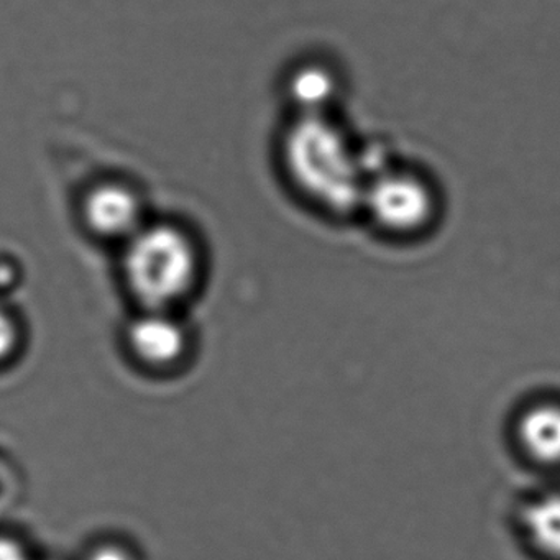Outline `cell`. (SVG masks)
<instances>
[{"label":"cell","mask_w":560,"mask_h":560,"mask_svg":"<svg viewBox=\"0 0 560 560\" xmlns=\"http://www.w3.org/2000/svg\"><path fill=\"white\" fill-rule=\"evenodd\" d=\"M116 257V280L130 310L188 313L208 281L201 237L176 219L150 218Z\"/></svg>","instance_id":"obj_1"},{"label":"cell","mask_w":560,"mask_h":560,"mask_svg":"<svg viewBox=\"0 0 560 560\" xmlns=\"http://www.w3.org/2000/svg\"><path fill=\"white\" fill-rule=\"evenodd\" d=\"M281 165L301 198L329 214L363 202V170L343 133L324 117L298 116L280 143Z\"/></svg>","instance_id":"obj_2"},{"label":"cell","mask_w":560,"mask_h":560,"mask_svg":"<svg viewBox=\"0 0 560 560\" xmlns=\"http://www.w3.org/2000/svg\"><path fill=\"white\" fill-rule=\"evenodd\" d=\"M119 349L147 378H176L191 369L199 336L186 311L130 310L120 324Z\"/></svg>","instance_id":"obj_3"},{"label":"cell","mask_w":560,"mask_h":560,"mask_svg":"<svg viewBox=\"0 0 560 560\" xmlns=\"http://www.w3.org/2000/svg\"><path fill=\"white\" fill-rule=\"evenodd\" d=\"M78 219L84 234L104 247H122L147 221L142 196L122 182L91 186L80 199Z\"/></svg>","instance_id":"obj_4"},{"label":"cell","mask_w":560,"mask_h":560,"mask_svg":"<svg viewBox=\"0 0 560 560\" xmlns=\"http://www.w3.org/2000/svg\"><path fill=\"white\" fill-rule=\"evenodd\" d=\"M363 205L380 225L393 232L418 231L432 212L431 192L409 175L382 176L366 189Z\"/></svg>","instance_id":"obj_5"},{"label":"cell","mask_w":560,"mask_h":560,"mask_svg":"<svg viewBox=\"0 0 560 560\" xmlns=\"http://www.w3.org/2000/svg\"><path fill=\"white\" fill-rule=\"evenodd\" d=\"M517 439L534 460L560 464V405L540 402L526 409L517 422Z\"/></svg>","instance_id":"obj_6"},{"label":"cell","mask_w":560,"mask_h":560,"mask_svg":"<svg viewBox=\"0 0 560 560\" xmlns=\"http://www.w3.org/2000/svg\"><path fill=\"white\" fill-rule=\"evenodd\" d=\"M523 529L537 556L560 560V493L534 500L524 511Z\"/></svg>","instance_id":"obj_7"},{"label":"cell","mask_w":560,"mask_h":560,"mask_svg":"<svg viewBox=\"0 0 560 560\" xmlns=\"http://www.w3.org/2000/svg\"><path fill=\"white\" fill-rule=\"evenodd\" d=\"M27 319L11 300H0V373L21 362L28 347Z\"/></svg>","instance_id":"obj_8"},{"label":"cell","mask_w":560,"mask_h":560,"mask_svg":"<svg viewBox=\"0 0 560 560\" xmlns=\"http://www.w3.org/2000/svg\"><path fill=\"white\" fill-rule=\"evenodd\" d=\"M290 94L300 104V116L323 114L320 104H327L334 94V80L326 70L303 68L291 78Z\"/></svg>","instance_id":"obj_9"},{"label":"cell","mask_w":560,"mask_h":560,"mask_svg":"<svg viewBox=\"0 0 560 560\" xmlns=\"http://www.w3.org/2000/svg\"><path fill=\"white\" fill-rule=\"evenodd\" d=\"M80 560H140V553L127 537L101 534L88 542Z\"/></svg>","instance_id":"obj_10"},{"label":"cell","mask_w":560,"mask_h":560,"mask_svg":"<svg viewBox=\"0 0 560 560\" xmlns=\"http://www.w3.org/2000/svg\"><path fill=\"white\" fill-rule=\"evenodd\" d=\"M0 560H34V557L18 533L0 530Z\"/></svg>","instance_id":"obj_11"},{"label":"cell","mask_w":560,"mask_h":560,"mask_svg":"<svg viewBox=\"0 0 560 560\" xmlns=\"http://www.w3.org/2000/svg\"><path fill=\"white\" fill-rule=\"evenodd\" d=\"M21 268L9 258H0V300H11V293L21 283Z\"/></svg>","instance_id":"obj_12"},{"label":"cell","mask_w":560,"mask_h":560,"mask_svg":"<svg viewBox=\"0 0 560 560\" xmlns=\"http://www.w3.org/2000/svg\"><path fill=\"white\" fill-rule=\"evenodd\" d=\"M38 560H61V559H57V557H45V559H38Z\"/></svg>","instance_id":"obj_13"}]
</instances>
